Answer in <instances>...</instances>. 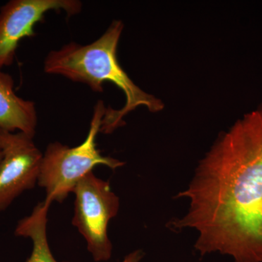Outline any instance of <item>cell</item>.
Listing matches in <instances>:
<instances>
[{
    "mask_svg": "<svg viewBox=\"0 0 262 262\" xmlns=\"http://www.w3.org/2000/svg\"><path fill=\"white\" fill-rule=\"evenodd\" d=\"M177 198L189 208L169 228L195 231L201 256L262 262V103L219 138Z\"/></svg>",
    "mask_w": 262,
    "mask_h": 262,
    "instance_id": "6da1fadb",
    "label": "cell"
},
{
    "mask_svg": "<svg viewBox=\"0 0 262 262\" xmlns=\"http://www.w3.org/2000/svg\"><path fill=\"white\" fill-rule=\"evenodd\" d=\"M121 20H114L102 35L87 45L70 42L46 56L44 70L103 92V84L111 82L121 89L126 101L120 110L106 108L100 132L110 134L123 125V118L139 106L155 113L164 108L163 101L136 85L117 59V46L123 30Z\"/></svg>",
    "mask_w": 262,
    "mask_h": 262,
    "instance_id": "7a4b0ae2",
    "label": "cell"
},
{
    "mask_svg": "<svg viewBox=\"0 0 262 262\" xmlns=\"http://www.w3.org/2000/svg\"><path fill=\"white\" fill-rule=\"evenodd\" d=\"M106 111L104 103L98 101L94 106L89 134L80 145L70 147L60 142L48 144L43 154L37 184L46 190L48 203L64 201L98 165L116 170L125 165L121 160L103 156L97 148L96 137Z\"/></svg>",
    "mask_w": 262,
    "mask_h": 262,
    "instance_id": "3957f363",
    "label": "cell"
},
{
    "mask_svg": "<svg viewBox=\"0 0 262 262\" xmlns=\"http://www.w3.org/2000/svg\"><path fill=\"white\" fill-rule=\"evenodd\" d=\"M72 193L75 195L72 224L83 236L94 261H108L113 245L108 238V225L118 213V196L110 183L98 178L94 172L82 179Z\"/></svg>",
    "mask_w": 262,
    "mask_h": 262,
    "instance_id": "277c9868",
    "label": "cell"
},
{
    "mask_svg": "<svg viewBox=\"0 0 262 262\" xmlns=\"http://www.w3.org/2000/svg\"><path fill=\"white\" fill-rule=\"evenodd\" d=\"M77 0H10L0 8V70L14 62L19 42L35 35L34 27L51 10H63L68 16L79 14Z\"/></svg>",
    "mask_w": 262,
    "mask_h": 262,
    "instance_id": "5b68a950",
    "label": "cell"
},
{
    "mask_svg": "<svg viewBox=\"0 0 262 262\" xmlns=\"http://www.w3.org/2000/svg\"><path fill=\"white\" fill-rule=\"evenodd\" d=\"M3 132L0 162V212L38 184L43 154L34 138L20 132Z\"/></svg>",
    "mask_w": 262,
    "mask_h": 262,
    "instance_id": "8992f818",
    "label": "cell"
},
{
    "mask_svg": "<svg viewBox=\"0 0 262 262\" xmlns=\"http://www.w3.org/2000/svg\"><path fill=\"white\" fill-rule=\"evenodd\" d=\"M37 126L35 103L19 97L12 76L0 70V130L34 138Z\"/></svg>",
    "mask_w": 262,
    "mask_h": 262,
    "instance_id": "52a82bcc",
    "label": "cell"
},
{
    "mask_svg": "<svg viewBox=\"0 0 262 262\" xmlns=\"http://www.w3.org/2000/svg\"><path fill=\"white\" fill-rule=\"evenodd\" d=\"M51 205L46 200L38 203L30 215L17 224L15 235L30 238L32 242V253L26 262H59L53 256L48 244V214Z\"/></svg>",
    "mask_w": 262,
    "mask_h": 262,
    "instance_id": "ba28073f",
    "label": "cell"
},
{
    "mask_svg": "<svg viewBox=\"0 0 262 262\" xmlns=\"http://www.w3.org/2000/svg\"><path fill=\"white\" fill-rule=\"evenodd\" d=\"M144 253L142 250L138 249L127 254L122 262H141L144 258Z\"/></svg>",
    "mask_w": 262,
    "mask_h": 262,
    "instance_id": "9c48e42d",
    "label": "cell"
},
{
    "mask_svg": "<svg viewBox=\"0 0 262 262\" xmlns=\"http://www.w3.org/2000/svg\"><path fill=\"white\" fill-rule=\"evenodd\" d=\"M3 132L0 130V150L3 148Z\"/></svg>",
    "mask_w": 262,
    "mask_h": 262,
    "instance_id": "30bf717a",
    "label": "cell"
},
{
    "mask_svg": "<svg viewBox=\"0 0 262 262\" xmlns=\"http://www.w3.org/2000/svg\"><path fill=\"white\" fill-rule=\"evenodd\" d=\"M3 153L2 150H0V162H1L2 158H3Z\"/></svg>",
    "mask_w": 262,
    "mask_h": 262,
    "instance_id": "8fae6325",
    "label": "cell"
}]
</instances>
